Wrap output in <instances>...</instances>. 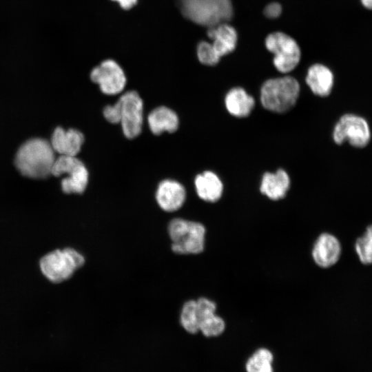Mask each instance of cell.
Listing matches in <instances>:
<instances>
[{"label":"cell","mask_w":372,"mask_h":372,"mask_svg":"<svg viewBox=\"0 0 372 372\" xmlns=\"http://www.w3.org/2000/svg\"><path fill=\"white\" fill-rule=\"evenodd\" d=\"M186 199V191L182 184L174 180H164L157 187L156 200L159 207L167 212L179 209Z\"/></svg>","instance_id":"obj_12"},{"label":"cell","mask_w":372,"mask_h":372,"mask_svg":"<svg viewBox=\"0 0 372 372\" xmlns=\"http://www.w3.org/2000/svg\"><path fill=\"white\" fill-rule=\"evenodd\" d=\"M103 116L111 123H119L121 121V113L118 102L112 105H107L103 110Z\"/></svg>","instance_id":"obj_25"},{"label":"cell","mask_w":372,"mask_h":372,"mask_svg":"<svg viewBox=\"0 0 372 372\" xmlns=\"http://www.w3.org/2000/svg\"><path fill=\"white\" fill-rule=\"evenodd\" d=\"M68 176L61 180V189L65 194H82L85 190L89 173L83 163L78 158L65 172Z\"/></svg>","instance_id":"obj_20"},{"label":"cell","mask_w":372,"mask_h":372,"mask_svg":"<svg viewBox=\"0 0 372 372\" xmlns=\"http://www.w3.org/2000/svg\"><path fill=\"white\" fill-rule=\"evenodd\" d=\"M282 12V7L280 3L273 2L267 5L265 10L264 14L266 17L270 19L278 17Z\"/></svg>","instance_id":"obj_26"},{"label":"cell","mask_w":372,"mask_h":372,"mask_svg":"<svg viewBox=\"0 0 372 372\" xmlns=\"http://www.w3.org/2000/svg\"><path fill=\"white\" fill-rule=\"evenodd\" d=\"M117 1L124 10H129L137 3V0H113Z\"/></svg>","instance_id":"obj_27"},{"label":"cell","mask_w":372,"mask_h":372,"mask_svg":"<svg viewBox=\"0 0 372 372\" xmlns=\"http://www.w3.org/2000/svg\"><path fill=\"white\" fill-rule=\"evenodd\" d=\"M355 250L360 261L364 265L372 264V239L364 234L355 243Z\"/></svg>","instance_id":"obj_24"},{"label":"cell","mask_w":372,"mask_h":372,"mask_svg":"<svg viewBox=\"0 0 372 372\" xmlns=\"http://www.w3.org/2000/svg\"><path fill=\"white\" fill-rule=\"evenodd\" d=\"M273 356L272 353L265 348L255 351L247 360L245 368L247 372H273L272 366Z\"/></svg>","instance_id":"obj_21"},{"label":"cell","mask_w":372,"mask_h":372,"mask_svg":"<svg viewBox=\"0 0 372 372\" xmlns=\"http://www.w3.org/2000/svg\"><path fill=\"white\" fill-rule=\"evenodd\" d=\"M224 102L227 111L237 118L248 116L255 106L254 98L241 87L231 88L227 92Z\"/></svg>","instance_id":"obj_17"},{"label":"cell","mask_w":372,"mask_h":372,"mask_svg":"<svg viewBox=\"0 0 372 372\" xmlns=\"http://www.w3.org/2000/svg\"><path fill=\"white\" fill-rule=\"evenodd\" d=\"M176 5L186 19L207 28L227 23L233 16L231 0H176Z\"/></svg>","instance_id":"obj_3"},{"label":"cell","mask_w":372,"mask_h":372,"mask_svg":"<svg viewBox=\"0 0 372 372\" xmlns=\"http://www.w3.org/2000/svg\"><path fill=\"white\" fill-rule=\"evenodd\" d=\"M300 92V83L293 76L272 78L262 83L260 90V100L267 110L282 114L295 106Z\"/></svg>","instance_id":"obj_2"},{"label":"cell","mask_w":372,"mask_h":372,"mask_svg":"<svg viewBox=\"0 0 372 372\" xmlns=\"http://www.w3.org/2000/svg\"><path fill=\"white\" fill-rule=\"evenodd\" d=\"M84 263L85 258L80 252L68 247L44 255L39 261V267L48 280L59 283L71 278Z\"/></svg>","instance_id":"obj_4"},{"label":"cell","mask_w":372,"mask_h":372,"mask_svg":"<svg viewBox=\"0 0 372 372\" xmlns=\"http://www.w3.org/2000/svg\"><path fill=\"white\" fill-rule=\"evenodd\" d=\"M371 132L367 121L361 116L347 114L340 117L333 131V139L338 145L347 141L355 147H364L369 142Z\"/></svg>","instance_id":"obj_7"},{"label":"cell","mask_w":372,"mask_h":372,"mask_svg":"<svg viewBox=\"0 0 372 372\" xmlns=\"http://www.w3.org/2000/svg\"><path fill=\"white\" fill-rule=\"evenodd\" d=\"M196 307L198 331L207 337L220 335L225 329V323L216 314L215 302L206 298H200L196 300Z\"/></svg>","instance_id":"obj_10"},{"label":"cell","mask_w":372,"mask_h":372,"mask_svg":"<svg viewBox=\"0 0 372 372\" xmlns=\"http://www.w3.org/2000/svg\"><path fill=\"white\" fill-rule=\"evenodd\" d=\"M265 46L273 54V65L281 73L290 72L300 62L301 52L298 43L283 32L269 34L266 37Z\"/></svg>","instance_id":"obj_6"},{"label":"cell","mask_w":372,"mask_h":372,"mask_svg":"<svg viewBox=\"0 0 372 372\" xmlns=\"http://www.w3.org/2000/svg\"><path fill=\"white\" fill-rule=\"evenodd\" d=\"M341 252V244L338 239L331 234L323 233L316 240L312 257L317 265L328 268L338 261Z\"/></svg>","instance_id":"obj_11"},{"label":"cell","mask_w":372,"mask_h":372,"mask_svg":"<svg viewBox=\"0 0 372 372\" xmlns=\"http://www.w3.org/2000/svg\"><path fill=\"white\" fill-rule=\"evenodd\" d=\"M147 122L151 132L155 135H160L164 132L173 133L179 125L176 112L165 106L153 110L147 116Z\"/></svg>","instance_id":"obj_19"},{"label":"cell","mask_w":372,"mask_h":372,"mask_svg":"<svg viewBox=\"0 0 372 372\" xmlns=\"http://www.w3.org/2000/svg\"><path fill=\"white\" fill-rule=\"evenodd\" d=\"M120 107V123L125 137L130 139L138 136L142 130L143 102L135 91L124 93L117 101Z\"/></svg>","instance_id":"obj_8"},{"label":"cell","mask_w":372,"mask_h":372,"mask_svg":"<svg viewBox=\"0 0 372 372\" xmlns=\"http://www.w3.org/2000/svg\"><path fill=\"white\" fill-rule=\"evenodd\" d=\"M207 36L218 55L221 58L233 52L237 43V32L227 23L208 28Z\"/></svg>","instance_id":"obj_15"},{"label":"cell","mask_w":372,"mask_h":372,"mask_svg":"<svg viewBox=\"0 0 372 372\" xmlns=\"http://www.w3.org/2000/svg\"><path fill=\"white\" fill-rule=\"evenodd\" d=\"M362 6L368 10H372V0H360Z\"/></svg>","instance_id":"obj_28"},{"label":"cell","mask_w":372,"mask_h":372,"mask_svg":"<svg viewBox=\"0 0 372 372\" xmlns=\"http://www.w3.org/2000/svg\"><path fill=\"white\" fill-rule=\"evenodd\" d=\"M54 152L48 141L40 138H31L18 149L15 165L26 177L44 178L51 174L56 159Z\"/></svg>","instance_id":"obj_1"},{"label":"cell","mask_w":372,"mask_h":372,"mask_svg":"<svg viewBox=\"0 0 372 372\" xmlns=\"http://www.w3.org/2000/svg\"><path fill=\"white\" fill-rule=\"evenodd\" d=\"M364 234L372 239V225H369L366 227Z\"/></svg>","instance_id":"obj_29"},{"label":"cell","mask_w":372,"mask_h":372,"mask_svg":"<svg viewBox=\"0 0 372 372\" xmlns=\"http://www.w3.org/2000/svg\"><path fill=\"white\" fill-rule=\"evenodd\" d=\"M194 185L198 197L206 202L218 201L223 193L222 180L211 171H205L198 174L195 178Z\"/></svg>","instance_id":"obj_18"},{"label":"cell","mask_w":372,"mask_h":372,"mask_svg":"<svg viewBox=\"0 0 372 372\" xmlns=\"http://www.w3.org/2000/svg\"><path fill=\"white\" fill-rule=\"evenodd\" d=\"M333 79V74L329 68L316 63L308 69L305 81L313 94L324 97L331 92Z\"/></svg>","instance_id":"obj_16"},{"label":"cell","mask_w":372,"mask_h":372,"mask_svg":"<svg viewBox=\"0 0 372 372\" xmlns=\"http://www.w3.org/2000/svg\"><path fill=\"white\" fill-rule=\"evenodd\" d=\"M83 142L84 136L80 131L75 129L65 130L58 127L52 134L50 144L54 151L60 155L76 156Z\"/></svg>","instance_id":"obj_13"},{"label":"cell","mask_w":372,"mask_h":372,"mask_svg":"<svg viewBox=\"0 0 372 372\" xmlns=\"http://www.w3.org/2000/svg\"><path fill=\"white\" fill-rule=\"evenodd\" d=\"M197 56L202 64L209 66L216 65L220 59L211 43L205 41L200 42L197 46Z\"/></svg>","instance_id":"obj_23"},{"label":"cell","mask_w":372,"mask_h":372,"mask_svg":"<svg viewBox=\"0 0 372 372\" xmlns=\"http://www.w3.org/2000/svg\"><path fill=\"white\" fill-rule=\"evenodd\" d=\"M205 226L183 218H174L168 225L172 251L178 254H197L205 247Z\"/></svg>","instance_id":"obj_5"},{"label":"cell","mask_w":372,"mask_h":372,"mask_svg":"<svg viewBox=\"0 0 372 372\" xmlns=\"http://www.w3.org/2000/svg\"><path fill=\"white\" fill-rule=\"evenodd\" d=\"M290 184L288 173L280 168L275 172H265L262 175L260 191L269 199L278 200L285 197Z\"/></svg>","instance_id":"obj_14"},{"label":"cell","mask_w":372,"mask_h":372,"mask_svg":"<svg viewBox=\"0 0 372 372\" xmlns=\"http://www.w3.org/2000/svg\"><path fill=\"white\" fill-rule=\"evenodd\" d=\"M92 82L99 85L105 94L121 93L126 85V76L121 67L114 60L107 59L95 67L90 73Z\"/></svg>","instance_id":"obj_9"},{"label":"cell","mask_w":372,"mask_h":372,"mask_svg":"<svg viewBox=\"0 0 372 372\" xmlns=\"http://www.w3.org/2000/svg\"><path fill=\"white\" fill-rule=\"evenodd\" d=\"M180 321L187 332L196 333L198 331L196 300H190L183 304Z\"/></svg>","instance_id":"obj_22"}]
</instances>
